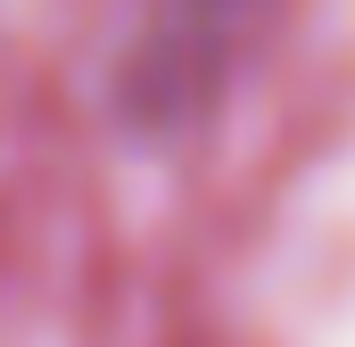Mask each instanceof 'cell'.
<instances>
[{
  "label": "cell",
  "mask_w": 355,
  "mask_h": 347,
  "mask_svg": "<svg viewBox=\"0 0 355 347\" xmlns=\"http://www.w3.org/2000/svg\"><path fill=\"white\" fill-rule=\"evenodd\" d=\"M265 0H132L124 50H116V99L132 124H190L215 83L232 75L248 25Z\"/></svg>",
  "instance_id": "6da1fadb"
}]
</instances>
